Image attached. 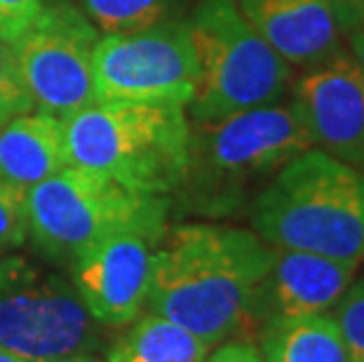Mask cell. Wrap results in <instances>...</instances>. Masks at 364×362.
<instances>
[{"instance_id":"obj_1","label":"cell","mask_w":364,"mask_h":362,"mask_svg":"<svg viewBox=\"0 0 364 362\" xmlns=\"http://www.w3.org/2000/svg\"><path fill=\"white\" fill-rule=\"evenodd\" d=\"M275 247L247 228L183 223L153 254L151 313L176 322L209 348L252 327Z\"/></svg>"},{"instance_id":"obj_2","label":"cell","mask_w":364,"mask_h":362,"mask_svg":"<svg viewBox=\"0 0 364 362\" xmlns=\"http://www.w3.org/2000/svg\"><path fill=\"white\" fill-rule=\"evenodd\" d=\"M252 226L277 250L364 259V172L320 149L289 160L252 200Z\"/></svg>"},{"instance_id":"obj_3","label":"cell","mask_w":364,"mask_h":362,"mask_svg":"<svg viewBox=\"0 0 364 362\" xmlns=\"http://www.w3.org/2000/svg\"><path fill=\"white\" fill-rule=\"evenodd\" d=\"M61 125L68 167L151 196H167L181 186L191 144L181 106L92 104Z\"/></svg>"},{"instance_id":"obj_4","label":"cell","mask_w":364,"mask_h":362,"mask_svg":"<svg viewBox=\"0 0 364 362\" xmlns=\"http://www.w3.org/2000/svg\"><path fill=\"white\" fill-rule=\"evenodd\" d=\"M315 149L289 104H270L216 120H196L191 127L188 167L181 186L193 207L226 214L261 181Z\"/></svg>"},{"instance_id":"obj_5","label":"cell","mask_w":364,"mask_h":362,"mask_svg":"<svg viewBox=\"0 0 364 362\" xmlns=\"http://www.w3.org/2000/svg\"><path fill=\"white\" fill-rule=\"evenodd\" d=\"M165 196L139 193L102 174L66 167L26 193L28 233L48 257L75 264L106 238L144 233L165 235Z\"/></svg>"},{"instance_id":"obj_6","label":"cell","mask_w":364,"mask_h":362,"mask_svg":"<svg viewBox=\"0 0 364 362\" xmlns=\"http://www.w3.org/2000/svg\"><path fill=\"white\" fill-rule=\"evenodd\" d=\"M188 31L200 66L193 118L216 120L280 102L291 80L289 64L252 28L235 0H200Z\"/></svg>"},{"instance_id":"obj_7","label":"cell","mask_w":364,"mask_h":362,"mask_svg":"<svg viewBox=\"0 0 364 362\" xmlns=\"http://www.w3.org/2000/svg\"><path fill=\"white\" fill-rule=\"evenodd\" d=\"M102 322L92 318L73 282L26 257L0 261V346L31 362L102 346Z\"/></svg>"},{"instance_id":"obj_8","label":"cell","mask_w":364,"mask_h":362,"mask_svg":"<svg viewBox=\"0 0 364 362\" xmlns=\"http://www.w3.org/2000/svg\"><path fill=\"white\" fill-rule=\"evenodd\" d=\"M200 80L188 21L106 36L95 52L97 104L191 106Z\"/></svg>"},{"instance_id":"obj_9","label":"cell","mask_w":364,"mask_h":362,"mask_svg":"<svg viewBox=\"0 0 364 362\" xmlns=\"http://www.w3.org/2000/svg\"><path fill=\"white\" fill-rule=\"evenodd\" d=\"M97 28L78 7L45 3L36 19L10 41L33 106L64 120L97 104Z\"/></svg>"},{"instance_id":"obj_10","label":"cell","mask_w":364,"mask_h":362,"mask_svg":"<svg viewBox=\"0 0 364 362\" xmlns=\"http://www.w3.org/2000/svg\"><path fill=\"white\" fill-rule=\"evenodd\" d=\"M289 106L313 146L364 172V71L350 52L306 68Z\"/></svg>"},{"instance_id":"obj_11","label":"cell","mask_w":364,"mask_h":362,"mask_svg":"<svg viewBox=\"0 0 364 362\" xmlns=\"http://www.w3.org/2000/svg\"><path fill=\"white\" fill-rule=\"evenodd\" d=\"M151 235L118 233L75 261V289L92 318L104 327H125L144 313L153 273Z\"/></svg>"},{"instance_id":"obj_12","label":"cell","mask_w":364,"mask_h":362,"mask_svg":"<svg viewBox=\"0 0 364 362\" xmlns=\"http://www.w3.org/2000/svg\"><path fill=\"white\" fill-rule=\"evenodd\" d=\"M358 264L296 250H277L268 275L261 282L252 313V327L296 315L331 313L355 280Z\"/></svg>"},{"instance_id":"obj_13","label":"cell","mask_w":364,"mask_h":362,"mask_svg":"<svg viewBox=\"0 0 364 362\" xmlns=\"http://www.w3.org/2000/svg\"><path fill=\"white\" fill-rule=\"evenodd\" d=\"M242 17L289 66L311 68L343 52L327 0H235Z\"/></svg>"},{"instance_id":"obj_14","label":"cell","mask_w":364,"mask_h":362,"mask_svg":"<svg viewBox=\"0 0 364 362\" xmlns=\"http://www.w3.org/2000/svg\"><path fill=\"white\" fill-rule=\"evenodd\" d=\"M68 167L64 125L50 113H21L0 125V174L28 193Z\"/></svg>"},{"instance_id":"obj_15","label":"cell","mask_w":364,"mask_h":362,"mask_svg":"<svg viewBox=\"0 0 364 362\" xmlns=\"http://www.w3.org/2000/svg\"><path fill=\"white\" fill-rule=\"evenodd\" d=\"M266 362H350L331 313L270 320L261 329Z\"/></svg>"},{"instance_id":"obj_16","label":"cell","mask_w":364,"mask_h":362,"mask_svg":"<svg viewBox=\"0 0 364 362\" xmlns=\"http://www.w3.org/2000/svg\"><path fill=\"white\" fill-rule=\"evenodd\" d=\"M209 346L176 322L141 313L108 348L106 362H207Z\"/></svg>"},{"instance_id":"obj_17","label":"cell","mask_w":364,"mask_h":362,"mask_svg":"<svg viewBox=\"0 0 364 362\" xmlns=\"http://www.w3.org/2000/svg\"><path fill=\"white\" fill-rule=\"evenodd\" d=\"M186 0H80L82 14L106 36L134 31L176 19Z\"/></svg>"},{"instance_id":"obj_18","label":"cell","mask_w":364,"mask_h":362,"mask_svg":"<svg viewBox=\"0 0 364 362\" xmlns=\"http://www.w3.org/2000/svg\"><path fill=\"white\" fill-rule=\"evenodd\" d=\"M28 111H33V99L26 87L19 59L10 43L0 41V125Z\"/></svg>"},{"instance_id":"obj_19","label":"cell","mask_w":364,"mask_h":362,"mask_svg":"<svg viewBox=\"0 0 364 362\" xmlns=\"http://www.w3.org/2000/svg\"><path fill=\"white\" fill-rule=\"evenodd\" d=\"M331 315L343 336L350 362H364V273L350 282Z\"/></svg>"},{"instance_id":"obj_20","label":"cell","mask_w":364,"mask_h":362,"mask_svg":"<svg viewBox=\"0 0 364 362\" xmlns=\"http://www.w3.org/2000/svg\"><path fill=\"white\" fill-rule=\"evenodd\" d=\"M28 235L26 193L0 174V250L19 247Z\"/></svg>"},{"instance_id":"obj_21","label":"cell","mask_w":364,"mask_h":362,"mask_svg":"<svg viewBox=\"0 0 364 362\" xmlns=\"http://www.w3.org/2000/svg\"><path fill=\"white\" fill-rule=\"evenodd\" d=\"M43 0H0V41L10 43L14 36H19L43 10Z\"/></svg>"},{"instance_id":"obj_22","label":"cell","mask_w":364,"mask_h":362,"mask_svg":"<svg viewBox=\"0 0 364 362\" xmlns=\"http://www.w3.org/2000/svg\"><path fill=\"white\" fill-rule=\"evenodd\" d=\"M207 362H266L261 356V351L252 344H226L221 348H216Z\"/></svg>"},{"instance_id":"obj_23","label":"cell","mask_w":364,"mask_h":362,"mask_svg":"<svg viewBox=\"0 0 364 362\" xmlns=\"http://www.w3.org/2000/svg\"><path fill=\"white\" fill-rule=\"evenodd\" d=\"M341 31L353 28L364 21V0H327Z\"/></svg>"},{"instance_id":"obj_24","label":"cell","mask_w":364,"mask_h":362,"mask_svg":"<svg viewBox=\"0 0 364 362\" xmlns=\"http://www.w3.org/2000/svg\"><path fill=\"white\" fill-rule=\"evenodd\" d=\"M343 38L348 41V48H350L353 59L358 61V64L362 66V71H364V21L358 26L348 28L343 33Z\"/></svg>"},{"instance_id":"obj_25","label":"cell","mask_w":364,"mask_h":362,"mask_svg":"<svg viewBox=\"0 0 364 362\" xmlns=\"http://www.w3.org/2000/svg\"><path fill=\"white\" fill-rule=\"evenodd\" d=\"M43 362H102L95 353H71V356H59V358H50Z\"/></svg>"},{"instance_id":"obj_26","label":"cell","mask_w":364,"mask_h":362,"mask_svg":"<svg viewBox=\"0 0 364 362\" xmlns=\"http://www.w3.org/2000/svg\"><path fill=\"white\" fill-rule=\"evenodd\" d=\"M0 362H31V360L21 358V356H17V353H12V351H7L0 346Z\"/></svg>"},{"instance_id":"obj_27","label":"cell","mask_w":364,"mask_h":362,"mask_svg":"<svg viewBox=\"0 0 364 362\" xmlns=\"http://www.w3.org/2000/svg\"><path fill=\"white\" fill-rule=\"evenodd\" d=\"M43 3H45V0H43ZM52 3H54V0H52Z\"/></svg>"}]
</instances>
